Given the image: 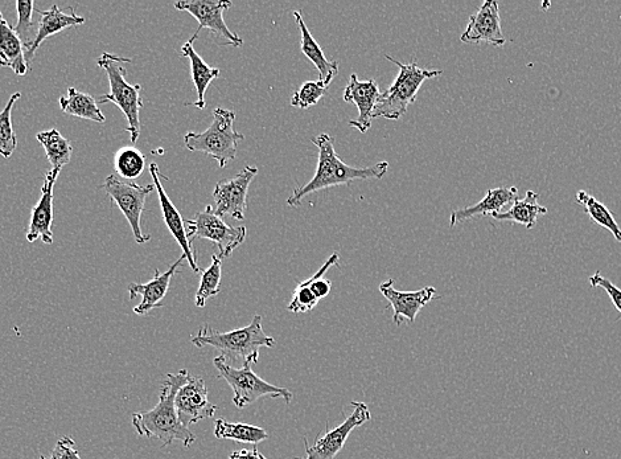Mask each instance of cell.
<instances>
[{"instance_id": "6da1fadb", "label": "cell", "mask_w": 621, "mask_h": 459, "mask_svg": "<svg viewBox=\"0 0 621 459\" xmlns=\"http://www.w3.org/2000/svg\"><path fill=\"white\" fill-rule=\"evenodd\" d=\"M319 150L318 167L314 178L302 187H296L287 199L290 207H299L306 196L329 187L352 183L353 180H380L388 172L389 163L380 162L369 167H352L341 161L335 151V139L328 134H319L311 139Z\"/></svg>"}, {"instance_id": "7a4b0ae2", "label": "cell", "mask_w": 621, "mask_h": 459, "mask_svg": "<svg viewBox=\"0 0 621 459\" xmlns=\"http://www.w3.org/2000/svg\"><path fill=\"white\" fill-rule=\"evenodd\" d=\"M189 372L182 370L178 374H168L162 385L158 405L151 411L138 412L133 415V426L139 436L156 438L163 446L180 441L185 448H191L196 436L179 420L175 399L179 389L189 380Z\"/></svg>"}, {"instance_id": "3957f363", "label": "cell", "mask_w": 621, "mask_h": 459, "mask_svg": "<svg viewBox=\"0 0 621 459\" xmlns=\"http://www.w3.org/2000/svg\"><path fill=\"white\" fill-rule=\"evenodd\" d=\"M191 342L196 347H215L221 352L222 358L232 366V363L240 364L241 367L253 366L258 363L259 348L275 347V339L262 329V317L256 315L249 326L220 333L211 326L201 327L199 333L191 336ZM240 367V368H241Z\"/></svg>"}, {"instance_id": "277c9868", "label": "cell", "mask_w": 621, "mask_h": 459, "mask_svg": "<svg viewBox=\"0 0 621 459\" xmlns=\"http://www.w3.org/2000/svg\"><path fill=\"white\" fill-rule=\"evenodd\" d=\"M130 59L113 55V53H102L97 60L98 67L104 69L109 77L110 93L100 97V104L113 102L125 114L127 120V133H130L131 143H137L141 135V100L142 86L131 85L126 80V69L122 64L130 63Z\"/></svg>"}, {"instance_id": "5b68a950", "label": "cell", "mask_w": 621, "mask_h": 459, "mask_svg": "<svg viewBox=\"0 0 621 459\" xmlns=\"http://www.w3.org/2000/svg\"><path fill=\"white\" fill-rule=\"evenodd\" d=\"M385 59L397 64L400 73L390 88L380 94L376 108H374L373 120L385 118V120L398 121L405 116L409 106L417 100L422 84L426 80L442 75L443 71H429V69L419 68L415 61H411L410 64H402L389 55H385Z\"/></svg>"}, {"instance_id": "8992f818", "label": "cell", "mask_w": 621, "mask_h": 459, "mask_svg": "<svg viewBox=\"0 0 621 459\" xmlns=\"http://www.w3.org/2000/svg\"><path fill=\"white\" fill-rule=\"evenodd\" d=\"M236 113L233 110L217 108L213 110V122L204 133H188L184 145L189 151H200L216 159L220 168L236 159L238 142L244 141L245 135L234 130Z\"/></svg>"}, {"instance_id": "52a82bcc", "label": "cell", "mask_w": 621, "mask_h": 459, "mask_svg": "<svg viewBox=\"0 0 621 459\" xmlns=\"http://www.w3.org/2000/svg\"><path fill=\"white\" fill-rule=\"evenodd\" d=\"M219 376L222 377L230 385L233 391V404L237 408L249 407L256 403L262 397H271V399L285 400L286 404L293 401V392L290 389L277 387L267 383L261 377L254 374L252 366H244L241 368L230 366L222 356L213 359Z\"/></svg>"}, {"instance_id": "ba28073f", "label": "cell", "mask_w": 621, "mask_h": 459, "mask_svg": "<svg viewBox=\"0 0 621 459\" xmlns=\"http://www.w3.org/2000/svg\"><path fill=\"white\" fill-rule=\"evenodd\" d=\"M185 223L189 243L192 244L196 239L212 241L219 248L217 256L221 260L232 256L248 235V229L245 227H232L226 224L222 217L216 215L212 206H208L203 212H197L193 219L185 220Z\"/></svg>"}, {"instance_id": "9c48e42d", "label": "cell", "mask_w": 621, "mask_h": 459, "mask_svg": "<svg viewBox=\"0 0 621 459\" xmlns=\"http://www.w3.org/2000/svg\"><path fill=\"white\" fill-rule=\"evenodd\" d=\"M102 188L125 215L127 223L130 224L131 231H133L135 241L138 244L148 243L151 236L142 232L141 220L142 213L145 211L147 196L154 191L155 186L152 184L139 186L135 182L122 180L117 175H109Z\"/></svg>"}, {"instance_id": "30bf717a", "label": "cell", "mask_w": 621, "mask_h": 459, "mask_svg": "<svg viewBox=\"0 0 621 459\" xmlns=\"http://www.w3.org/2000/svg\"><path fill=\"white\" fill-rule=\"evenodd\" d=\"M352 408L353 412L345 418L343 424L332 430L327 429L323 434L320 433L314 445H310L307 440H304L306 456L294 459H335L337 454L343 450L349 434L372 420V413L365 403L353 401Z\"/></svg>"}, {"instance_id": "8fae6325", "label": "cell", "mask_w": 621, "mask_h": 459, "mask_svg": "<svg viewBox=\"0 0 621 459\" xmlns=\"http://www.w3.org/2000/svg\"><path fill=\"white\" fill-rule=\"evenodd\" d=\"M176 10L188 12L199 22V28L188 42H195L201 30L207 28L212 34L226 40V44L241 47L244 40L226 26L224 12L233 6L229 0H182L174 4Z\"/></svg>"}, {"instance_id": "7c38bea8", "label": "cell", "mask_w": 621, "mask_h": 459, "mask_svg": "<svg viewBox=\"0 0 621 459\" xmlns=\"http://www.w3.org/2000/svg\"><path fill=\"white\" fill-rule=\"evenodd\" d=\"M257 174L256 166H248L236 178L222 180L216 184L215 191H213V199H215L213 209L217 216H230L238 221L245 219L249 187Z\"/></svg>"}, {"instance_id": "4fadbf2b", "label": "cell", "mask_w": 621, "mask_h": 459, "mask_svg": "<svg viewBox=\"0 0 621 459\" xmlns=\"http://www.w3.org/2000/svg\"><path fill=\"white\" fill-rule=\"evenodd\" d=\"M176 411L179 420L184 426L197 424V422L215 416L217 405L208 399V388L201 377L191 376L187 383L179 389L175 399Z\"/></svg>"}, {"instance_id": "5bb4252c", "label": "cell", "mask_w": 621, "mask_h": 459, "mask_svg": "<svg viewBox=\"0 0 621 459\" xmlns=\"http://www.w3.org/2000/svg\"><path fill=\"white\" fill-rule=\"evenodd\" d=\"M462 43H488L503 47L507 43L501 28L499 3L487 0L479 7L476 14L470 16L466 31L460 36Z\"/></svg>"}, {"instance_id": "9a60e30c", "label": "cell", "mask_w": 621, "mask_h": 459, "mask_svg": "<svg viewBox=\"0 0 621 459\" xmlns=\"http://www.w3.org/2000/svg\"><path fill=\"white\" fill-rule=\"evenodd\" d=\"M380 292L394 311L393 322L396 326H401L402 321L414 323L419 311L437 298V290L433 286H426L418 292H398L394 289L393 280L382 282Z\"/></svg>"}, {"instance_id": "2e32d148", "label": "cell", "mask_w": 621, "mask_h": 459, "mask_svg": "<svg viewBox=\"0 0 621 459\" xmlns=\"http://www.w3.org/2000/svg\"><path fill=\"white\" fill-rule=\"evenodd\" d=\"M150 172L152 180H154V186L158 191L160 207H162L164 223H166L168 231L178 241L180 248H182L183 256L188 261L189 266L195 273H200L199 265H197V257L195 251L192 249V244L189 243L187 236V229H185V221L182 215L178 211V208L171 202L170 196L164 191L163 184L160 182L159 167L156 163H151Z\"/></svg>"}, {"instance_id": "e0dca14e", "label": "cell", "mask_w": 621, "mask_h": 459, "mask_svg": "<svg viewBox=\"0 0 621 459\" xmlns=\"http://www.w3.org/2000/svg\"><path fill=\"white\" fill-rule=\"evenodd\" d=\"M380 94L376 81H360L356 73H353L345 88L344 101L355 104L359 108V118L349 122V125L356 127L360 133H366L372 126L373 112Z\"/></svg>"}, {"instance_id": "ac0fdd59", "label": "cell", "mask_w": 621, "mask_h": 459, "mask_svg": "<svg viewBox=\"0 0 621 459\" xmlns=\"http://www.w3.org/2000/svg\"><path fill=\"white\" fill-rule=\"evenodd\" d=\"M59 175L52 170L41 188V196L36 206L32 208L30 227L27 231V240L35 243L37 239L43 240L44 244H53V188Z\"/></svg>"}, {"instance_id": "d6986e66", "label": "cell", "mask_w": 621, "mask_h": 459, "mask_svg": "<svg viewBox=\"0 0 621 459\" xmlns=\"http://www.w3.org/2000/svg\"><path fill=\"white\" fill-rule=\"evenodd\" d=\"M184 260V256L180 257L175 264L170 266L167 272L160 273L159 270H155V276L147 284H130V299L137 298L138 295L142 297V302L137 307H134L135 314L145 315L150 313L151 310L163 307V299L166 297L168 289H170L172 277L178 272L179 266L183 264Z\"/></svg>"}, {"instance_id": "ffe728a7", "label": "cell", "mask_w": 621, "mask_h": 459, "mask_svg": "<svg viewBox=\"0 0 621 459\" xmlns=\"http://www.w3.org/2000/svg\"><path fill=\"white\" fill-rule=\"evenodd\" d=\"M37 14L40 15L39 28H37L34 44H32V47L26 52V61L28 65L34 60L37 48L40 47L45 39L51 38V36L67 30V28L81 26V24H85L86 22L85 18L74 14L72 7H69L68 12H65L61 11L57 4H53L47 11L37 10Z\"/></svg>"}, {"instance_id": "44dd1931", "label": "cell", "mask_w": 621, "mask_h": 459, "mask_svg": "<svg viewBox=\"0 0 621 459\" xmlns=\"http://www.w3.org/2000/svg\"><path fill=\"white\" fill-rule=\"evenodd\" d=\"M518 190L516 187H499L491 188L487 191L485 198L481 202L475 204V206L456 209L451 213L450 227L454 228L456 225L463 223V221L474 219L476 216H488L495 215V213L501 212L505 206L509 203H514L518 199Z\"/></svg>"}, {"instance_id": "7402d4cb", "label": "cell", "mask_w": 621, "mask_h": 459, "mask_svg": "<svg viewBox=\"0 0 621 459\" xmlns=\"http://www.w3.org/2000/svg\"><path fill=\"white\" fill-rule=\"evenodd\" d=\"M294 18L296 24H298L300 36H302L300 47H302V51L304 55L307 56V59L312 61V64L318 69L320 83L328 88L332 80L335 79L337 73H339V63H337V61H329L327 57L324 56L323 49L320 48L319 43L316 42L310 30H308L306 23H304L302 12L295 11Z\"/></svg>"}, {"instance_id": "603a6c76", "label": "cell", "mask_w": 621, "mask_h": 459, "mask_svg": "<svg viewBox=\"0 0 621 459\" xmlns=\"http://www.w3.org/2000/svg\"><path fill=\"white\" fill-rule=\"evenodd\" d=\"M0 67L10 68L16 76H26L28 64L22 40L14 27L7 23L0 12Z\"/></svg>"}, {"instance_id": "cb8c5ba5", "label": "cell", "mask_w": 621, "mask_h": 459, "mask_svg": "<svg viewBox=\"0 0 621 459\" xmlns=\"http://www.w3.org/2000/svg\"><path fill=\"white\" fill-rule=\"evenodd\" d=\"M540 195L536 192H526L525 198H518L513 206L505 212L495 213L493 219L497 221H508L512 224L524 225L525 228L532 229L536 225L538 217L546 215L548 208L538 204Z\"/></svg>"}, {"instance_id": "d4e9b609", "label": "cell", "mask_w": 621, "mask_h": 459, "mask_svg": "<svg viewBox=\"0 0 621 459\" xmlns=\"http://www.w3.org/2000/svg\"><path fill=\"white\" fill-rule=\"evenodd\" d=\"M182 56L188 57L189 63H191L192 80L197 90V97H199L192 105L196 106V108L204 109L205 93H207L212 81L219 79L220 69L209 67V65L201 59L199 53L195 51L191 42H187L183 45Z\"/></svg>"}, {"instance_id": "484cf974", "label": "cell", "mask_w": 621, "mask_h": 459, "mask_svg": "<svg viewBox=\"0 0 621 459\" xmlns=\"http://www.w3.org/2000/svg\"><path fill=\"white\" fill-rule=\"evenodd\" d=\"M36 139L44 147L48 161L51 163L52 171L60 175L63 167L71 162L73 153L72 143L56 129L41 131V133L36 135Z\"/></svg>"}, {"instance_id": "4316f807", "label": "cell", "mask_w": 621, "mask_h": 459, "mask_svg": "<svg viewBox=\"0 0 621 459\" xmlns=\"http://www.w3.org/2000/svg\"><path fill=\"white\" fill-rule=\"evenodd\" d=\"M60 108L68 116L98 122V124L106 122V117L98 108L96 100L90 94L78 92L74 88H69L67 96L60 98Z\"/></svg>"}, {"instance_id": "83f0119b", "label": "cell", "mask_w": 621, "mask_h": 459, "mask_svg": "<svg viewBox=\"0 0 621 459\" xmlns=\"http://www.w3.org/2000/svg\"><path fill=\"white\" fill-rule=\"evenodd\" d=\"M215 436L219 440H232L241 442V444L257 446L269 438V433L265 429L258 428V426L241 424V422L236 424V422L219 418L215 422Z\"/></svg>"}, {"instance_id": "f1b7e54d", "label": "cell", "mask_w": 621, "mask_h": 459, "mask_svg": "<svg viewBox=\"0 0 621 459\" xmlns=\"http://www.w3.org/2000/svg\"><path fill=\"white\" fill-rule=\"evenodd\" d=\"M575 200H577L578 204H581L587 215L590 216L596 224L610 231V233L614 235L616 241L621 243V229L618 221H616L614 215L610 212V209L600 203L594 196L587 194V192L583 190L577 192Z\"/></svg>"}, {"instance_id": "f546056e", "label": "cell", "mask_w": 621, "mask_h": 459, "mask_svg": "<svg viewBox=\"0 0 621 459\" xmlns=\"http://www.w3.org/2000/svg\"><path fill=\"white\" fill-rule=\"evenodd\" d=\"M114 167L117 170V174L122 179L133 180L138 179L143 174L146 167V157L138 149L134 147H122L121 150L115 154Z\"/></svg>"}, {"instance_id": "4dcf8cb0", "label": "cell", "mask_w": 621, "mask_h": 459, "mask_svg": "<svg viewBox=\"0 0 621 459\" xmlns=\"http://www.w3.org/2000/svg\"><path fill=\"white\" fill-rule=\"evenodd\" d=\"M221 276V258L217 256V254H213L212 265L209 266L207 270H204L203 274H201L200 286L195 295L197 307L203 309V307L207 305L208 299L216 297L217 294H220Z\"/></svg>"}, {"instance_id": "1f68e13d", "label": "cell", "mask_w": 621, "mask_h": 459, "mask_svg": "<svg viewBox=\"0 0 621 459\" xmlns=\"http://www.w3.org/2000/svg\"><path fill=\"white\" fill-rule=\"evenodd\" d=\"M22 97V93L16 92L12 94L7 105L0 112V155L3 158H11L18 146V137H16L14 127H12V109L15 102Z\"/></svg>"}, {"instance_id": "d6a6232c", "label": "cell", "mask_w": 621, "mask_h": 459, "mask_svg": "<svg viewBox=\"0 0 621 459\" xmlns=\"http://www.w3.org/2000/svg\"><path fill=\"white\" fill-rule=\"evenodd\" d=\"M34 0H28V2H22L19 0L16 3V10H18V23L14 27L16 35L19 36V39L22 40L24 53L28 51L34 44L37 28H39V23H35L32 20V14H34Z\"/></svg>"}, {"instance_id": "836d02e7", "label": "cell", "mask_w": 621, "mask_h": 459, "mask_svg": "<svg viewBox=\"0 0 621 459\" xmlns=\"http://www.w3.org/2000/svg\"><path fill=\"white\" fill-rule=\"evenodd\" d=\"M327 88L320 81H307L291 98V105L299 109H308L318 104L320 98L326 94Z\"/></svg>"}, {"instance_id": "e575fe53", "label": "cell", "mask_w": 621, "mask_h": 459, "mask_svg": "<svg viewBox=\"0 0 621 459\" xmlns=\"http://www.w3.org/2000/svg\"><path fill=\"white\" fill-rule=\"evenodd\" d=\"M588 281H590L591 288L606 290L608 297H610L612 303H614L615 309L621 314V289L612 284L607 278H604L600 272H596Z\"/></svg>"}, {"instance_id": "d590c367", "label": "cell", "mask_w": 621, "mask_h": 459, "mask_svg": "<svg viewBox=\"0 0 621 459\" xmlns=\"http://www.w3.org/2000/svg\"><path fill=\"white\" fill-rule=\"evenodd\" d=\"M40 459H81V456L76 449V442L71 437H63L57 441L51 456H40Z\"/></svg>"}, {"instance_id": "8d00e7d4", "label": "cell", "mask_w": 621, "mask_h": 459, "mask_svg": "<svg viewBox=\"0 0 621 459\" xmlns=\"http://www.w3.org/2000/svg\"><path fill=\"white\" fill-rule=\"evenodd\" d=\"M228 459H267L261 452H258L257 446L252 450L242 449L230 454Z\"/></svg>"}]
</instances>
